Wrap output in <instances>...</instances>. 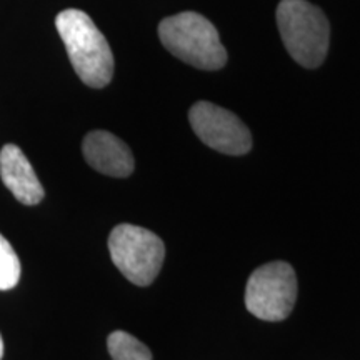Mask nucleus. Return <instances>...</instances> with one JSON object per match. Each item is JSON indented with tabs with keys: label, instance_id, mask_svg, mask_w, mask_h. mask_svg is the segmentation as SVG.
<instances>
[{
	"label": "nucleus",
	"instance_id": "11",
	"mask_svg": "<svg viewBox=\"0 0 360 360\" xmlns=\"http://www.w3.org/2000/svg\"><path fill=\"white\" fill-rule=\"evenodd\" d=\"M4 357V340H2V335H0V360Z\"/></svg>",
	"mask_w": 360,
	"mask_h": 360
},
{
	"label": "nucleus",
	"instance_id": "6",
	"mask_svg": "<svg viewBox=\"0 0 360 360\" xmlns=\"http://www.w3.org/2000/svg\"><path fill=\"white\" fill-rule=\"evenodd\" d=\"M188 120L197 137L220 154L244 155L252 148V135L245 124L231 110L215 103H193Z\"/></svg>",
	"mask_w": 360,
	"mask_h": 360
},
{
	"label": "nucleus",
	"instance_id": "3",
	"mask_svg": "<svg viewBox=\"0 0 360 360\" xmlns=\"http://www.w3.org/2000/svg\"><path fill=\"white\" fill-rule=\"evenodd\" d=\"M277 25L287 52L297 64L315 69L326 60L330 25L321 8L307 0H281Z\"/></svg>",
	"mask_w": 360,
	"mask_h": 360
},
{
	"label": "nucleus",
	"instance_id": "9",
	"mask_svg": "<svg viewBox=\"0 0 360 360\" xmlns=\"http://www.w3.org/2000/svg\"><path fill=\"white\" fill-rule=\"evenodd\" d=\"M107 349L112 360H152L150 349L124 330H115L107 337Z\"/></svg>",
	"mask_w": 360,
	"mask_h": 360
},
{
	"label": "nucleus",
	"instance_id": "10",
	"mask_svg": "<svg viewBox=\"0 0 360 360\" xmlns=\"http://www.w3.org/2000/svg\"><path fill=\"white\" fill-rule=\"evenodd\" d=\"M20 260L11 242L0 233V290H11L20 281Z\"/></svg>",
	"mask_w": 360,
	"mask_h": 360
},
{
	"label": "nucleus",
	"instance_id": "4",
	"mask_svg": "<svg viewBox=\"0 0 360 360\" xmlns=\"http://www.w3.org/2000/svg\"><path fill=\"white\" fill-rule=\"evenodd\" d=\"M112 262L129 282L148 287L159 276L165 245L159 236L132 224H120L109 236Z\"/></svg>",
	"mask_w": 360,
	"mask_h": 360
},
{
	"label": "nucleus",
	"instance_id": "5",
	"mask_svg": "<svg viewBox=\"0 0 360 360\" xmlns=\"http://www.w3.org/2000/svg\"><path fill=\"white\" fill-rule=\"evenodd\" d=\"M297 300V277L287 262H270L252 272L245 289V307L267 322L287 319Z\"/></svg>",
	"mask_w": 360,
	"mask_h": 360
},
{
	"label": "nucleus",
	"instance_id": "8",
	"mask_svg": "<svg viewBox=\"0 0 360 360\" xmlns=\"http://www.w3.org/2000/svg\"><path fill=\"white\" fill-rule=\"evenodd\" d=\"M0 177L4 186L20 204L37 205L44 200L45 191L24 152L13 143L0 150Z\"/></svg>",
	"mask_w": 360,
	"mask_h": 360
},
{
	"label": "nucleus",
	"instance_id": "7",
	"mask_svg": "<svg viewBox=\"0 0 360 360\" xmlns=\"http://www.w3.org/2000/svg\"><path fill=\"white\" fill-rule=\"evenodd\" d=\"M85 162L97 172L125 179L134 172L135 160L127 143L107 130H94L82 142Z\"/></svg>",
	"mask_w": 360,
	"mask_h": 360
},
{
	"label": "nucleus",
	"instance_id": "2",
	"mask_svg": "<svg viewBox=\"0 0 360 360\" xmlns=\"http://www.w3.org/2000/svg\"><path fill=\"white\" fill-rule=\"evenodd\" d=\"M160 42L174 57L200 70H219L227 51L212 22L197 12H180L159 24Z\"/></svg>",
	"mask_w": 360,
	"mask_h": 360
},
{
	"label": "nucleus",
	"instance_id": "1",
	"mask_svg": "<svg viewBox=\"0 0 360 360\" xmlns=\"http://www.w3.org/2000/svg\"><path fill=\"white\" fill-rule=\"evenodd\" d=\"M56 27L79 79L92 89L107 87L114 77V53L94 20L79 8H67L56 17Z\"/></svg>",
	"mask_w": 360,
	"mask_h": 360
}]
</instances>
